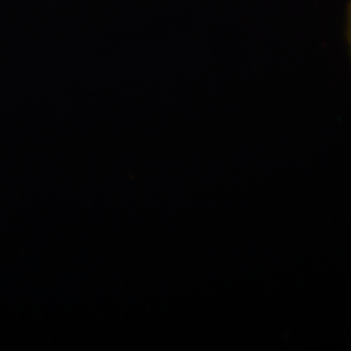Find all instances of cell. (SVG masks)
<instances>
[{
  "label": "cell",
  "instance_id": "1",
  "mask_svg": "<svg viewBox=\"0 0 351 351\" xmlns=\"http://www.w3.org/2000/svg\"><path fill=\"white\" fill-rule=\"evenodd\" d=\"M348 40H349V46H350L351 55V1L350 7H349V20H348Z\"/></svg>",
  "mask_w": 351,
  "mask_h": 351
}]
</instances>
